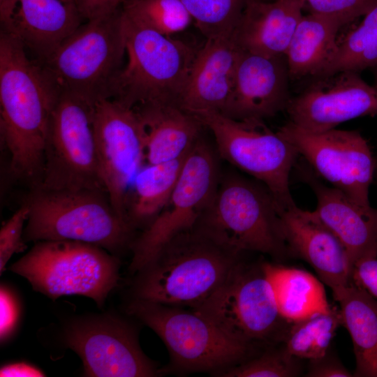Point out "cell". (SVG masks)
Segmentation results:
<instances>
[{
    "instance_id": "cell-1",
    "label": "cell",
    "mask_w": 377,
    "mask_h": 377,
    "mask_svg": "<svg viewBox=\"0 0 377 377\" xmlns=\"http://www.w3.org/2000/svg\"><path fill=\"white\" fill-rule=\"evenodd\" d=\"M59 90L22 43L0 36V131L10 154V172L32 188L41 182L46 140Z\"/></svg>"
},
{
    "instance_id": "cell-2",
    "label": "cell",
    "mask_w": 377,
    "mask_h": 377,
    "mask_svg": "<svg viewBox=\"0 0 377 377\" xmlns=\"http://www.w3.org/2000/svg\"><path fill=\"white\" fill-rule=\"evenodd\" d=\"M242 254L195 224L134 273L132 299L194 309L223 283Z\"/></svg>"
},
{
    "instance_id": "cell-3",
    "label": "cell",
    "mask_w": 377,
    "mask_h": 377,
    "mask_svg": "<svg viewBox=\"0 0 377 377\" xmlns=\"http://www.w3.org/2000/svg\"><path fill=\"white\" fill-rule=\"evenodd\" d=\"M126 64L113 79L109 98L135 108L154 104L180 107L198 49L144 25L121 9Z\"/></svg>"
},
{
    "instance_id": "cell-4",
    "label": "cell",
    "mask_w": 377,
    "mask_h": 377,
    "mask_svg": "<svg viewBox=\"0 0 377 377\" xmlns=\"http://www.w3.org/2000/svg\"><path fill=\"white\" fill-rule=\"evenodd\" d=\"M23 238L25 242L74 241L101 247L115 255L130 246L135 230L100 190L32 191Z\"/></svg>"
},
{
    "instance_id": "cell-5",
    "label": "cell",
    "mask_w": 377,
    "mask_h": 377,
    "mask_svg": "<svg viewBox=\"0 0 377 377\" xmlns=\"http://www.w3.org/2000/svg\"><path fill=\"white\" fill-rule=\"evenodd\" d=\"M196 225L241 253L290 256L273 195L260 182L236 172L221 176L214 198Z\"/></svg>"
},
{
    "instance_id": "cell-6",
    "label": "cell",
    "mask_w": 377,
    "mask_h": 377,
    "mask_svg": "<svg viewBox=\"0 0 377 377\" xmlns=\"http://www.w3.org/2000/svg\"><path fill=\"white\" fill-rule=\"evenodd\" d=\"M120 260L107 250L74 241H40L9 269L33 290L54 300L82 295L99 308L119 281Z\"/></svg>"
},
{
    "instance_id": "cell-7",
    "label": "cell",
    "mask_w": 377,
    "mask_h": 377,
    "mask_svg": "<svg viewBox=\"0 0 377 377\" xmlns=\"http://www.w3.org/2000/svg\"><path fill=\"white\" fill-rule=\"evenodd\" d=\"M126 311L162 339L177 371L216 374L253 353L255 345L232 338L192 309L132 299Z\"/></svg>"
},
{
    "instance_id": "cell-8",
    "label": "cell",
    "mask_w": 377,
    "mask_h": 377,
    "mask_svg": "<svg viewBox=\"0 0 377 377\" xmlns=\"http://www.w3.org/2000/svg\"><path fill=\"white\" fill-rule=\"evenodd\" d=\"M126 43L121 10L87 20L40 62L59 91L96 101L109 98L122 68Z\"/></svg>"
},
{
    "instance_id": "cell-9",
    "label": "cell",
    "mask_w": 377,
    "mask_h": 377,
    "mask_svg": "<svg viewBox=\"0 0 377 377\" xmlns=\"http://www.w3.org/2000/svg\"><path fill=\"white\" fill-rule=\"evenodd\" d=\"M96 101L59 91L49 124L42 179L36 187L107 193L100 172L94 135Z\"/></svg>"
},
{
    "instance_id": "cell-10",
    "label": "cell",
    "mask_w": 377,
    "mask_h": 377,
    "mask_svg": "<svg viewBox=\"0 0 377 377\" xmlns=\"http://www.w3.org/2000/svg\"><path fill=\"white\" fill-rule=\"evenodd\" d=\"M193 311L245 343L281 342L291 323L280 313L262 264L240 261L223 283Z\"/></svg>"
},
{
    "instance_id": "cell-11",
    "label": "cell",
    "mask_w": 377,
    "mask_h": 377,
    "mask_svg": "<svg viewBox=\"0 0 377 377\" xmlns=\"http://www.w3.org/2000/svg\"><path fill=\"white\" fill-rule=\"evenodd\" d=\"M212 133L219 158L265 184L279 212L294 205L289 178L299 153L263 121H237L219 112L195 114Z\"/></svg>"
},
{
    "instance_id": "cell-12",
    "label": "cell",
    "mask_w": 377,
    "mask_h": 377,
    "mask_svg": "<svg viewBox=\"0 0 377 377\" xmlns=\"http://www.w3.org/2000/svg\"><path fill=\"white\" fill-rule=\"evenodd\" d=\"M219 155L202 136L188 153L176 186L154 221L133 240L134 274L177 234L192 228L213 201L221 172Z\"/></svg>"
},
{
    "instance_id": "cell-13",
    "label": "cell",
    "mask_w": 377,
    "mask_h": 377,
    "mask_svg": "<svg viewBox=\"0 0 377 377\" xmlns=\"http://www.w3.org/2000/svg\"><path fill=\"white\" fill-rule=\"evenodd\" d=\"M62 341L83 363V376L151 377L162 374L142 350L135 327L109 313L85 316L64 326Z\"/></svg>"
},
{
    "instance_id": "cell-14",
    "label": "cell",
    "mask_w": 377,
    "mask_h": 377,
    "mask_svg": "<svg viewBox=\"0 0 377 377\" xmlns=\"http://www.w3.org/2000/svg\"><path fill=\"white\" fill-rule=\"evenodd\" d=\"M278 133L290 142L314 172L364 207H371L369 187L375 161L367 140L357 131L311 133L289 121Z\"/></svg>"
},
{
    "instance_id": "cell-15",
    "label": "cell",
    "mask_w": 377,
    "mask_h": 377,
    "mask_svg": "<svg viewBox=\"0 0 377 377\" xmlns=\"http://www.w3.org/2000/svg\"><path fill=\"white\" fill-rule=\"evenodd\" d=\"M94 128L102 179L112 206L126 220L127 192L146 164L142 124L134 109L100 98L95 103Z\"/></svg>"
},
{
    "instance_id": "cell-16",
    "label": "cell",
    "mask_w": 377,
    "mask_h": 377,
    "mask_svg": "<svg viewBox=\"0 0 377 377\" xmlns=\"http://www.w3.org/2000/svg\"><path fill=\"white\" fill-rule=\"evenodd\" d=\"M318 79L287 105L290 121L297 126L321 133L355 118L377 115V87L359 73L341 71Z\"/></svg>"
},
{
    "instance_id": "cell-17",
    "label": "cell",
    "mask_w": 377,
    "mask_h": 377,
    "mask_svg": "<svg viewBox=\"0 0 377 377\" xmlns=\"http://www.w3.org/2000/svg\"><path fill=\"white\" fill-rule=\"evenodd\" d=\"M290 75L285 56L240 50L231 92L222 114L237 121H263L286 109Z\"/></svg>"
},
{
    "instance_id": "cell-18",
    "label": "cell",
    "mask_w": 377,
    "mask_h": 377,
    "mask_svg": "<svg viewBox=\"0 0 377 377\" xmlns=\"http://www.w3.org/2000/svg\"><path fill=\"white\" fill-rule=\"evenodd\" d=\"M283 235L290 256L309 263L332 291L352 282L353 265L338 237L317 213L295 204L280 213Z\"/></svg>"
},
{
    "instance_id": "cell-19",
    "label": "cell",
    "mask_w": 377,
    "mask_h": 377,
    "mask_svg": "<svg viewBox=\"0 0 377 377\" xmlns=\"http://www.w3.org/2000/svg\"><path fill=\"white\" fill-rule=\"evenodd\" d=\"M300 177L313 191L317 213L345 247L354 265L377 257V209L364 207L334 186H328L306 165H299Z\"/></svg>"
},
{
    "instance_id": "cell-20",
    "label": "cell",
    "mask_w": 377,
    "mask_h": 377,
    "mask_svg": "<svg viewBox=\"0 0 377 377\" xmlns=\"http://www.w3.org/2000/svg\"><path fill=\"white\" fill-rule=\"evenodd\" d=\"M239 51L233 34L207 38L198 50L180 107L193 114L221 112L231 92Z\"/></svg>"
},
{
    "instance_id": "cell-21",
    "label": "cell",
    "mask_w": 377,
    "mask_h": 377,
    "mask_svg": "<svg viewBox=\"0 0 377 377\" xmlns=\"http://www.w3.org/2000/svg\"><path fill=\"white\" fill-rule=\"evenodd\" d=\"M81 17L76 3L17 0L10 20L1 30L16 37L41 62L81 25Z\"/></svg>"
},
{
    "instance_id": "cell-22",
    "label": "cell",
    "mask_w": 377,
    "mask_h": 377,
    "mask_svg": "<svg viewBox=\"0 0 377 377\" xmlns=\"http://www.w3.org/2000/svg\"><path fill=\"white\" fill-rule=\"evenodd\" d=\"M303 10L301 0H247L234 40L242 50L285 56Z\"/></svg>"
},
{
    "instance_id": "cell-23",
    "label": "cell",
    "mask_w": 377,
    "mask_h": 377,
    "mask_svg": "<svg viewBox=\"0 0 377 377\" xmlns=\"http://www.w3.org/2000/svg\"><path fill=\"white\" fill-rule=\"evenodd\" d=\"M145 131L146 164H156L186 156L202 136L204 125L195 114L172 104L134 108Z\"/></svg>"
},
{
    "instance_id": "cell-24",
    "label": "cell",
    "mask_w": 377,
    "mask_h": 377,
    "mask_svg": "<svg viewBox=\"0 0 377 377\" xmlns=\"http://www.w3.org/2000/svg\"><path fill=\"white\" fill-rule=\"evenodd\" d=\"M355 357L354 376L377 377V300L354 283L332 291Z\"/></svg>"
},
{
    "instance_id": "cell-25",
    "label": "cell",
    "mask_w": 377,
    "mask_h": 377,
    "mask_svg": "<svg viewBox=\"0 0 377 377\" xmlns=\"http://www.w3.org/2000/svg\"><path fill=\"white\" fill-rule=\"evenodd\" d=\"M348 23L339 17L303 15L285 54L290 77L317 76L337 47L339 30Z\"/></svg>"
},
{
    "instance_id": "cell-26",
    "label": "cell",
    "mask_w": 377,
    "mask_h": 377,
    "mask_svg": "<svg viewBox=\"0 0 377 377\" xmlns=\"http://www.w3.org/2000/svg\"><path fill=\"white\" fill-rule=\"evenodd\" d=\"M187 154L167 162L145 164L135 175L124 204V216L133 230H144L160 214L176 186Z\"/></svg>"
},
{
    "instance_id": "cell-27",
    "label": "cell",
    "mask_w": 377,
    "mask_h": 377,
    "mask_svg": "<svg viewBox=\"0 0 377 377\" xmlns=\"http://www.w3.org/2000/svg\"><path fill=\"white\" fill-rule=\"evenodd\" d=\"M261 264L279 311L287 321L293 323L332 308L323 283L309 272L267 262Z\"/></svg>"
},
{
    "instance_id": "cell-28",
    "label": "cell",
    "mask_w": 377,
    "mask_h": 377,
    "mask_svg": "<svg viewBox=\"0 0 377 377\" xmlns=\"http://www.w3.org/2000/svg\"><path fill=\"white\" fill-rule=\"evenodd\" d=\"M362 22L340 42L317 77L341 71L360 73L377 66V2L362 16Z\"/></svg>"
},
{
    "instance_id": "cell-29",
    "label": "cell",
    "mask_w": 377,
    "mask_h": 377,
    "mask_svg": "<svg viewBox=\"0 0 377 377\" xmlns=\"http://www.w3.org/2000/svg\"><path fill=\"white\" fill-rule=\"evenodd\" d=\"M341 325L339 309L318 313L293 322L282 340L292 355L300 360H314L329 350L335 332Z\"/></svg>"
},
{
    "instance_id": "cell-30",
    "label": "cell",
    "mask_w": 377,
    "mask_h": 377,
    "mask_svg": "<svg viewBox=\"0 0 377 377\" xmlns=\"http://www.w3.org/2000/svg\"><path fill=\"white\" fill-rule=\"evenodd\" d=\"M122 9L135 20L167 36L184 31L193 20L181 0H124Z\"/></svg>"
},
{
    "instance_id": "cell-31",
    "label": "cell",
    "mask_w": 377,
    "mask_h": 377,
    "mask_svg": "<svg viewBox=\"0 0 377 377\" xmlns=\"http://www.w3.org/2000/svg\"><path fill=\"white\" fill-rule=\"evenodd\" d=\"M206 38L232 34L247 0H181Z\"/></svg>"
},
{
    "instance_id": "cell-32",
    "label": "cell",
    "mask_w": 377,
    "mask_h": 377,
    "mask_svg": "<svg viewBox=\"0 0 377 377\" xmlns=\"http://www.w3.org/2000/svg\"><path fill=\"white\" fill-rule=\"evenodd\" d=\"M301 360L282 346L214 374L222 377H294L301 374Z\"/></svg>"
},
{
    "instance_id": "cell-33",
    "label": "cell",
    "mask_w": 377,
    "mask_h": 377,
    "mask_svg": "<svg viewBox=\"0 0 377 377\" xmlns=\"http://www.w3.org/2000/svg\"><path fill=\"white\" fill-rule=\"evenodd\" d=\"M29 207L24 202L3 223L0 230V273L15 254L27 249L23 235L29 216Z\"/></svg>"
},
{
    "instance_id": "cell-34",
    "label": "cell",
    "mask_w": 377,
    "mask_h": 377,
    "mask_svg": "<svg viewBox=\"0 0 377 377\" xmlns=\"http://www.w3.org/2000/svg\"><path fill=\"white\" fill-rule=\"evenodd\" d=\"M309 13L342 18L350 22L362 17L377 0H301Z\"/></svg>"
},
{
    "instance_id": "cell-35",
    "label": "cell",
    "mask_w": 377,
    "mask_h": 377,
    "mask_svg": "<svg viewBox=\"0 0 377 377\" xmlns=\"http://www.w3.org/2000/svg\"><path fill=\"white\" fill-rule=\"evenodd\" d=\"M0 340L8 341L19 324L20 306L18 298L7 286L1 284L0 290Z\"/></svg>"
},
{
    "instance_id": "cell-36",
    "label": "cell",
    "mask_w": 377,
    "mask_h": 377,
    "mask_svg": "<svg viewBox=\"0 0 377 377\" xmlns=\"http://www.w3.org/2000/svg\"><path fill=\"white\" fill-rule=\"evenodd\" d=\"M306 376L309 377H350L353 375L331 353L317 359L310 360Z\"/></svg>"
},
{
    "instance_id": "cell-37",
    "label": "cell",
    "mask_w": 377,
    "mask_h": 377,
    "mask_svg": "<svg viewBox=\"0 0 377 377\" xmlns=\"http://www.w3.org/2000/svg\"><path fill=\"white\" fill-rule=\"evenodd\" d=\"M352 282L377 299V259L362 260L353 265Z\"/></svg>"
},
{
    "instance_id": "cell-38",
    "label": "cell",
    "mask_w": 377,
    "mask_h": 377,
    "mask_svg": "<svg viewBox=\"0 0 377 377\" xmlns=\"http://www.w3.org/2000/svg\"><path fill=\"white\" fill-rule=\"evenodd\" d=\"M124 0H78L82 17L87 20L111 15L118 10Z\"/></svg>"
},
{
    "instance_id": "cell-39",
    "label": "cell",
    "mask_w": 377,
    "mask_h": 377,
    "mask_svg": "<svg viewBox=\"0 0 377 377\" xmlns=\"http://www.w3.org/2000/svg\"><path fill=\"white\" fill-rule=\"evenodd\" d=\"M0 376H45L38 368L26 362H14L4 364L1 367Z\"/></svg>"
},
{
    "instance_id": "cell-40",
    "label": "cell",
    "mask_w": 377,
    "mask_h": 377,
    "mask_svg": "<svg viewBox=\"0 0 377 377\" xmlns=\"http://www.w3.org/2000/svg\"><path fill=\"white\" fill-rule=\"evenodd\" d=\"M17 0H0V19L1 27L5 26L10 20Z\"/></svg>"
},
{
    "instance_id": "cell-41",
    "label": "cell",
    "mask_w": 377,
    "mask_h": 377,
    "mask_svg": "<svg viewBox=\"0 0 377 377\" xmlns=\"http://www.w3.org/2000/svg\"><path fill=\"white\" fill-rule=\"evenodd\" d=\"M63 1L67 3H76V4L78 3V0H63Z\"/></svg>"
},
{
    "instance_id": "cell-42",
    "label": "cell",
    "mask_w": 377,
    "mask_h": 377,
    "mask_svg": "<svg viewBox=\"0 0 377 377\" xmlns=\"http://www.w3.org/2000/svg\"><path fill=\"white\" fill-rule=\"evenodd\" d=\"M376 66V74H375L376 83L374 85L377 87V66Z\"/></svg>"
}]
</instances>
